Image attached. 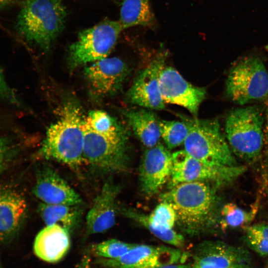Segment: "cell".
Instances as JSON below:
<instances>
[{
  "instance_id": "obj_2",
  "label": "cell",
  "mask_w": 268,
  "mask_h": 268,
  "mask_svg": "<svg viewBox=\"0 0 268 268\" xmlns=\"http://www.w3.org/2000/svg\"><path fill=\"white\" fill-rule=\"evenodd\" d=\"M169 203L176 215V223L192 235L204 232L213 226L217 217V200L210 183L194 181L171 188L160 197Z\"/></svg>"
},
{
  "instance_id": "obj_23",
  "label": "cell",
  "mask_w": 268,
  "mask_h": 268,
  "mask_svg": "<svg viewBox=\"0 0 268 268\" xmlns=\"http://www.w3.org/2000/svg\"><path fill=\"white\" fill-rule=\"evenodd\" d=\"M75 205L42 203L38 211L47 226L59 225L71 230L77 223L79 212Z\"/></svg>"
},
{
  "instance_id": "obj_19",
  "label": "cell",
  "mask_w": 268,
  "mask_h": 268,
  "mask_svg": "<svg viewBox=\"0 0 268 268\" xmlns=\"http://www.w3.org/2000/svg\"><path fill=\"white\" fill-rule=\"evenodd\" d=\"M25 199L14 189L0 188V242L9 240L18 232L25 218Z\"/></svg>"
},
{
  "instance_id": "obj_33",
  "label": "cell",
  "mask_w": 268,
  "mask_h": 268,
  "mask_svg": "<svg viewBox=\"0 0 268 268\" xmlns=\"http://www.w3.org/2000/svg\"><path fill=\"white\" fill-rule=\"evenodd\" d=\"M0 268H2V266H1V265L0 264Z\"/></svg>"
},
{
  "instance_id": "obj_25",
  "label": "cell",
  "mask_w": 268,
  "mask_h": 268,
  "mask_svg": "<svg viewBox=\"0 0 268 268\" xmlns=\"http://www.w3.org/2000/svg\"><path fill=\"white\" fill-rule=\"evenodd\" d=\"M253 215L234 203H227L221 208L220 223L224 229L243 226L251 221Z\"/></svg>"
},
{
  "instance_id": "obj_24",
  "label": "cell",
  "mask_w": 268,
  "mask_h": 268,
  "mask_svg": "<svg viewBox=\"0 0 268 268\" xmlns=\"http://www.w3.org/2000/svg\"><path fill=\"white\" fill-rule=\"evenodd\" d=\"M161 138L169 149H174L184 143L189 129L183 121L160 120Z\"/></svg>"
},
{
  "instance_id": "obj_29",
  "label": "cell",
  "mask_w": 268,
  "mask_h": 268,
  "mask_svg": "<svg viewBox=\"0 0 268 268\" xmlns=\"http://www.w3.org/2000/svg\"><path fill=\"white\" fill-rule=\"evenodd\" d=\"M0 100L13 105L19 104L18 98L7 82L0 67Z\"/></svg>"
},
{
  "instance_id": "obj_30",
  "label": "cell",
  "mask_w": 268,
  "mask_h": 268,
  "mask_svg": "<svg viewBox=\"0 0 268 268\" xmlns=\"http://www.w3.org/2000/svg\"><path fill=\"white\" fill-rule=\"evenodd\" d=\"M90 263V259L88 257L85 256L82 259L78 268H91Z\"/></svg>"
},
{
  "instance_id": "obj_28",
  "label": "cell",
  "mask_w": 268,
  "mask_h": 268,
  "mask_svg": "<svg viewBox=\"0 0 268 268\" xmlns=\"http://www.w3.org/2000/svg\"><path fill=\"white\" fill-rule=\"evenodd\" d=\"M14 151L13 143L7 137L0 136V173L10 161Z\"/></svg>"
},
{
  "instance_id": "obj_13",
  "label": "cell",
  "mask_w": 268,
  "mask_h": 268,
  "mask_svg": "<svg viewBox=\"0 0 268 268\" xmlns=\"http://www.w3.org/2000/svg\"><path fill=\"white\" fill-rule=\"evenodd\" d=\"M159 88L165 103L176 104L187 109L197 117L201 103L205 98L204 88L187 81L174 68L164 67L159 78Z\"/></svg>"
},
{
  "instance_id": "obj_26",
  "label": "cell",
  "mask_w": 268,
  "mask_h": 268,
  "mask_svg": "<svg viewBox=\"0 0 268 268\" xmlns=\"http://www.w3.org/2000/svg\"><path fill=\"white\" fill-rule=\"evenodd\" d=\"M245 239L253 250L261 256H268V225L258 224L247 227Z\"/></svg>"
},
{
  "instance_id": "obj_4",
  "label": "cell",
  "mask_w": 268,
  "mask_h": 268,
  "mask_svg": "<svg viewBox=\"0 0 268 268\" xmlns=\"http://www.w3.org/2000/svg\"><path fill=\"white\" fill-rule=\"evenodd\" d=\"M67 15L62 0H25L18 16V30L27 41L46 50L64 28Z\"/></svg>"
},
{
  "instance_id": "obj_21",
  "label": "cell",
  "mask_w": 268,
  "mask_h": 268,
  "mask_svg": "<svg viewBox=\"0 0 268 268\" xmlns=\"http://www.w3.org/2000/svg\"><path fill=\"white\" fill-rule=\"evenodd\" d=\"M126 117L134 134L147 148L152 147L161 138L160 120L148 109H139L128 111Z\"/></svg>"
},
{
  "instance_id": "obj_12",
  "label": "cell",
  "mask_w": 268,
  "mask_h": 268,
  "mask_svg": "<svg viewBox=\"0 0 268 268\" xmlns=\"http://www.w3.org/2000/svg\"><path fill=\"white\" fill-rule=\"evenodd\" d=\"M165 54L160 52L136 74L127 94L129 102L148 109L165 107L159 88L160 71L165 66Z\"/></svg>"
},
{
  "instance_id": "obj_17",
  "label": "cell",
  "mask_w": 268,
  "mask_h": 268,
  "mask_svg": "<svg viewBox=\"0 0 268 268\" xmlns=\"http://www.w3.org/2000/svg\"><path fill=\"white\" fill-rule=\"evenodd\" d=\"M33 192L45 203L76 205L81 202L79 195L49 167L38 171Z\"/></svg>"
},
{
  "instance_id": "obj_15",
  "label": "cell",
  "mask_w": 268,
  "mask_h": 268,
  "mask_svg": "<svg viewBox=\"0 0 268 268\" xmlns=\"http://www.w3.org/2000/svg\"><path fill=\"white\" fill-rule=\"evenodd\" d=\"M123 213L147 228L161 241L176 247H182L184 238L173 229L176 223V215L172 206L161 201L149 215L133 209H124Z\"/></svg>"
},
{
  "instance_id": "obj_34",
  "label": "cell",
  "mask_w": 268,
  "mask_h": 268,
  "mask_svg": "<svg viewBox=\"0 0 268 268\" xmlns=\"http://www.w3.org/2000/svg\"><path fill=\"white\" fill-rule=\"evenodd\" d=\"M268 268V266H267V268Z\"/></svg>"
},
{
  "instance_id": "obj_32",
  "label": "cell",
  "mask_w": 268,
  "mask_h": 268,
  "mask_svg": "<svg viewBox=\"0 0 268 268\" xmlns=\"http://www.w3.org/2000/svg\"><path fill=\"white\" fill-rule=\"evenodd\" d=\"M13 0H0V6L5 5Z\"/></svg>"
},
{
  "instance_id": "obj_18",
  "label": "cell",
  "mask_w": 268,
  "mask_h": 268,
  "mask_svg": "<svg viewBox=\"0 0 268 268\" xmlns=\"http://www.w3.org/2000/svg\"><path fill=\"white\" fill-rule=\"evenodd\" d=\"M119 192V187L112 181L109 180L104 184L86 216L89 234L102 233L114 225Z\"/></svg>"
},
{
  "instance_id": "obj_8",
  "label": "cell",
  "mask_w": 268,
  "mask_h": 268,
  "mask_svg": "<svg viewBox=\"0 0 268 268\" xmlns=\"http://www.w3.org/2000/svg\"><path fill=\"white\" fill-rule=\"evenodd\" d=\"M123 30L119 20H106L81 31L69 47L70 67L74 68L107 57Z\"/></svg>"
},
{
  "instance_id": "obj_5",
  "label": "cell",
  "mask_w": 268,
  "mask_h": 268,
  "mask_svg": "<svg viewBox=\"0 0 268 268\" xmlns=\"http://www.w3.org/2000/svg\"><path fill=\"white\" fill-rule=\"evenodd\" d=\"M189 129L184 150L194 157L211 165L235 166L237 162L216 119L180 116Z\"/></svg>"
},
{
  "instance_id": "obj_1",
  "label": "cell",
  "mask_w": 268,
  "mask_h": 268,
  "mask_svg": "<svg viewBox=\"0 0 268 268\" xmlns=\"http://www.w3.org/2000/svg\"><path fill=\"white\" fill-rule=\"evenodd\" d=\"M83 160L112 171H125L127 133L117 119L105 111H90L83 117Z\"/></svg>"
},
{
  "instance_id": "obj_14",
  "label": "cell",
  "mask_w": 268,
  "mask_h": 268,
  "mask_svg": "<svg viewBox=\"0 0 268 268\" xmlns=\"http://www.w3.org/2000/svg\"><path fill=\"white\" fill-rule=\"evenodd\" d=\"M172 171V154L163 144L147 148L141 158L139 179L142 192L155 195L170 180Z\"/></svg>"
},
{
  "instance_id": "obj_16",
  "label": "cell",
  "mask_w": 268,
  "mask_h": 268,
  "mask_svg": "<svg viewBox=\"0 0 268 268\" xmlns=\"http://www.w3.org/2000/svg\"><path fill=\"white\" fill-rule=\"evenodd\" d=\"M245 254L234 247L219 241L200 244L193 255V268H248Z\"/></svg>"
},
{
  "instance_id": "obj_9",
  "label": "cell",
  "mask_w": 268,
  "mask_h": 268,
  "mask_svg": "<svg viewBox=\"0 0 268 268\" xmlns=\"http://www.w3.org/2000/svg\"><path fill=\"white\" fill-rule=\"evenodd\" d=\"M172 171L169 188L177 184L194 181L211 183L221 186L231 183L246 170L243 165L224 166L211 165L197 159L185 150L172 153Z\"/></svg>"
},
{
  "instance_id": "obj_11",
  "label": "cell",
  "mask_w": 268,
  "mask_h": 268,
  "mask_svg": "<svg viewBox=\"0 0 268 268\" xmlns=\"http://www.w3.org/2000/svg\"><path fill=\"white\" fill-rule=\"evenodd\" d=\"M129 73L127 64L117 57L105 58L87 66L84 75L92 96L105 98L119 92Z\"/></svg>"
},
{
  "instance_id": "obj_22",
  "label": "cell",
  "mask_w": 268,
  "mask_h": 268,
  "mask_svg": "<svg viewBox=\"0 0 268 268\" xmlns=\"http://www.w3.org/2000/svg\"><path fill=\"white\" fill-rule=\"evenodd\" d=\"M119 21L124 30L135 26L154 28L156 20L150 0H123Z\"/></svg>"
},
{
  "instance_id": "obj_7",
  "label": "cell",
  "mask_w": 268,
  "mask_h": 268,
  "mask_svg": "<svg viewBox=\"0 0 268 268\" xmlns=\"http://www.w3.org/2000/svg\"><path fill=\"white\" fill-rule=\"evenodd\" d=\"M226 91L232 101L240 105L265 99L268 95V71L262 60L247 57L234 65L226 79Z\"/></svg>"
},
{
  "instance_id": "obj_10",
  "label": "cell",
  "mask_w": 268,
  "mask_h": 268,
  "mask_svg": "<svg viewBox=\"0 0 268 268\" xmlns=\"http://www.w3.org/2000/svg\"><path fill=\"white\" fill-rule=\"evenodd\" d=\"M186 256L171 247L136 244L118 259L103 258L98 262L109 268H160L182 262Z\"/></svg>"
},
{
  "instance_id": "obj_3",
  "label": "cell",
  "mask_w": 268,
  "mask_h": 268,
  "mask_svg": "<svg viewBox=\"0 0 268 268\" xmlns=\"http://www.w3.org/2000/svg\"><path fill=\"white\" fill-rule=\"evenodd\" d=\"M83 117L80 107L73 102H67L58 120L47 130L39 154L76 168L83 160Z\"/></svg>"
},
{
  "instance_id": "obj_20",
  "label": "cell",
  "mask_w": 268,
  "mask_h": 268,
  "mask_svg": "<svg viewBox=\"0 0 268 268\" xmlns=\"http://www.w3.org/2000/svg\"><path fill=\"white\" fill-rule=\"evenodd\" d=\"M70 247L68 231L59 225L47 226L37 235L34 243L35 255L49 263L61 260Z\"/></svg>"
},
{
  "instance_id": "obj_6",
  "label": "cell",
  "mask_w": 268,
  "mask_h": 268,
  "mask_svg": "<svg viewBox=\"0 0 268 268\" xmlns=\"http://www.w3.org/2000/svg\"><path fill=\"white\" fill-rule=\"evenodd\" d=\"M263 113L261 109L252 106L234 109L225 121V135L235 155L251 162L260 155L264 145Z\"/></svg>"
},
{
  "instance_id": "obj_31",
  "label": "cell",
  "mask_w": 268,
  "mask_h": 268,
  "mask_svg": "<svg viewBox=\"0 0 268 268\" xmlns=\"http://www.w3.org/2000/svg\"><path fill=\"white\" fill-rule=\"evenodd\" d=\"M160 268H193L192 266L184 264H172L164 266Z\"/></svg>"
},
{
  "instance_id": "obj_27",
  "label": "cell",
  "mask_w": 268,
  "mask_h": 268,
  "mask_svg": "<svg viewBox=\"0 0 268 268\" xmlns=\"http://www.w3.org/2000/svg\"><path fill=\"white\" fill-rule=\"evenodd\" d=\"M136 244L110 239L96 245L94 248L96 255L105 259H118L129 251Z\"/></svg>"
}]
</instances>
